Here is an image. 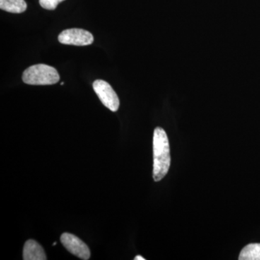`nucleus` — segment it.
Returning <instances> with one entry per match:
<instances>
[{
  "instance_id": "obj_1",
  "label": "nucleus",
  "mask_w": 260,
  "mask_h": 260,
  "mask_svg": "<svg viewBox=\"0 0 260 260\" xmlns=\"http://www.w3.org/2000/svg\"><path fill=\"white\" fill-rule=\"evenodd\" d=\"M171 165L170 146L165 130L155 128L153 134L154 181H159L166 177Z\"/></svg>"
},
{
  "instance_id": "obj_2",
  "label": "nucleus",
  "mask_w": 260,
  "mask_h": 260,
  "mask_svg": "<svg viewBox=\"0 0 260 260\" xmlns=\"http://www.w3.org/2000/svg\"><path fill=\"white\" fill-rule=\"evenodd\" d=\"M23 81L28 85H54L60 79L57 70L49 65H32L23 72Z\"/></svg>"
},
{
  "instance_id": "obj_3",
  "label": "nucleus",
  "mask_w": 260,
  "mask_h": 260,
  "mask_svg": "<svg viewBox=\"0 0 260 260\" xmlns=\"http://www.w3.org/2000/svg\"><path fill=\"white\" fill-rule=\"evenodd\" d=\"M93 87L94 91L106 107L113 112L119 109L120 105L119 97L110 84L104 80H96L94 81Z\"/></svg>"
},
{
  "instance_id": "obj_4",
  "label": "nucleus",
  "mask_w": 260,
  "mask_h": 260,
  "mask_svg": "<svg viewBox=\"0 0 260 260\" xmlns=\"http://www.w3.org/2000/svg\"><path fill=\"white\" fill-rule=\"evenodd\" d=\"M61 44L83 47L93 44V37L91 32L80 28L67 29L58 37Z\"/></svg>"
},
{
  "instance_id": "obj_5",
  "label": "nucleus",
  "mask_w": 260,
  "mask_h": 260,
  "mask_svg": "<svg viewBox=\"0 0 260 260\" xmlns=\"http://www.w3.org/2000/svg\"><path fill=\"white\" fill-rule=\"evenodd\" d=\"M61 242L67 250L77 257L88 260L90 257V251L88 245L74 234L64 233L61 236Z\"/></svg>"
},
{
  "instance_id": "obj_6",
  "label": "nucleus",
  "mask_w": 260,
  "mask_h": 260,
  "mask_svg": "<svg viewBox=\"0 0 260 260\" xmlns=\"http://www.w3.org/2000/svg\"><path fill=\"white\" fill-rule=\"evenodd\" d=\"M23 259L24 260H46L47 259V257L42 246L34 239H29L24 245Z\"/></svg>"
},
{
  "instance_id": "obj_7",
  "label": "nucleus",
  "mask_w": 260,
  "mask_h": 260,
  "mask_svg": "<svg viewBox=\"0 0 260 260\" xmlns=\"http://www.w3.org/2000/svg\"><path fill=\"white\" fill-rule=\"evenodd\" d=\"M1 10L11 13H22L27 9L25 0H0Z\"/></svg>"
},
{
  "instance_id": "obj_8",
  "label": "nucleus",
  "mask_w": 260,
  "mask_h": 260,
  "mask_svg": "<svg viewBox=\"0 0 260 260\" xmlns=\"http://www.w3.org/2000/svg\"><path fill=\"white\" fill-rule=\"evenodd\" d=\"M239 260H260V244H250L243 248Z\"/></svg>"
},
{
  "instance_id": "obj_9",
  "label": "nucleus",
  "mask_w": 260,
  "mask_h": 260,
  "mask_svg": "<svg viewBox=\"0 0 260 260\" xmlns=\"http://www.w3.org/2000/svg\"><path fill=\"white\" fill-rule=\"evenodd\" d=\"M64 1V0H39V4L44 9L53 10L56 9L59 3Z\"/></svg>"
},
{
  "instance_id": "obj_10",
  "label": "nucleus",
  "mask_w": 260,
  "mask_h": 260,
  "mask_svg": "<svg viewBox=\"0 0 260 260\" xmlns=\"http://www.w3.org/2000/svg\"><path fill=\"white\" fill-rule=\"evenodd\" d=\"M145 258L143 256L138 255L135 256V260H145Z\"/></svg>"
},
{
  "instance_id": "obj_11",
  "label": "nucleus",
  "mask_w": 260,
  "mask_h": 260,
  "mask_svg": "<svg viewBox=\"0 0 260 260\" xmlns=\"http://www.w3.org/2000/svg\"><path fill=\"white\" fill-rule=\"evenodd\" d=\"M56 244V242H54V244H53V246H55Z\"/></svg>"
},
{
  "instance_id": "obj_12",
  "label": "nucleus",
  "mask_w": 260,
  "mask_h": 260,
  "mask_svg": "<svg viewBox=\"0 0 260 260\" xmlns=\"http://www.w3.org/2000/svg\"><path fill=\"white\" fill-rule=\"evenodd\" d=\"M61 85H64V82H62V83H61Z\"/></svg>"
}]
</instances>
